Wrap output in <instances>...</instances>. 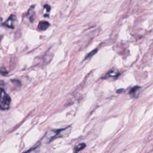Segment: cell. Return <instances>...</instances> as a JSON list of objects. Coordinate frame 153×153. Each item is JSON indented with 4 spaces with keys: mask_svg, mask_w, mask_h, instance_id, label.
Listing matches in <instances>:
<instances>
[{
    "mask_svg": "<svg viewBox=\"0 0 153 153\" xmlns=\"http://www.w3.org/2000/svg\"><path fill=\"white\" fill-rule=\"evenodd\" d=\"M140 89H141V87H139V86H137V85L136 86H134L129 91L128 94L131 97L135 98V97H136L139 95V92L140 91Z\"/></svg>",
    "mask_w": 153,
    "mask_h": 153,
    "instance_id": "obj_5",
    "label": "cell"
},
{
    "mask_svg": "<svg viewBox=\"0 0 153 153\" xmlns=\"http://www.w3.org/2000/svg\"><path fill=\"white\" fill-rule=\"evenodd\" d=\"M120 74V72L117 69H114L109 71L105 76H103V77H102V78L105 79H115L118 77Z\"/></svg>",
    "mask_w": 153,
    "mask_h": 153,
    "instance_id": "obj_3",
    "label": "cell"
},
{
    "mask_svg": "<svg viewBox=\"0 0 153 153\" xmlns=\"http://www.w3.org/2000/svg\"><path fill=\"white\" fill-rule=\"evenodd\" d=\"M71 131V127L68 126L66 128L59 129V130H54L49 131L47 134L46 137L48 139V142H50L54 139H56L59 137H65L69 136Z\"/></svg>",
    "mask_w": 153,
    "mask_h": 153,
    "instance_id": "obj_1",
    "label": "cell"
},
{
    "mask_svg": "<svg viewBox=\"0 0 153 153\" xmlns=\"http://www.w3.org/2000/svg\"><path fill=\"white\" fill-rule=\"evenodd\" d=\"M97 49H95V50H93V51H91V52H90L87 56H86V57H85V59H87V58H89V57H91L93 55H94L96 53V51H97Z\"/></svg>",
    "mask_w": 153,
    "mask_h": 153,
    "instance_id": "obj_10",
    "label": "cell"
},
{
    "mask_svg": "<svg viewBox=\"0 0 153 153\" xmlns=\"http://www.w3.org/2000/svg\"><path fill=\"white\" fill-rule=\"evenodd\" d=\"M0 74L2 75H6L7 74H8V71L5 69V68L2 67L0 68Z\"/></svg>",
    "mask_w": 153,
    "mask_h": 153,
    "instance_id": "obj_9",
    "label": "cell"
},
{
    "mask_svg": "<svg viewBox=\"0 0 153 153\" xmlns=\"http://www.w3.org/2000/svg\"><path fill=\"white\" fill-rule=\"evenodd\" d=\"M85 146H86V145L84 143H81L77 145L76 146L74 147L73 153H78L79 151L84 149Z\"/></svg>",
    "mask_w": 153,
    "mask_h": 153,
    "instance_id": "obj_7",
    "label": "cell"
},
{
    "mask_svg": "<svg viewBox=\"0 0 153 153\" xmlns=\"http://www.w3.org/2000/svg\"><path fill=\"white\" fill-rule=\"evenodd\" d=\"M50 7L48 5H47V4L45 5L44 7V16H48L47 14H48V13L50 12Z\"/></svg>",
    "mask_w": 153,
    "mask_h": 153,
    "instance_id": "obj_8",
    "label": "cell"
},
{
    "mask_svg": "<svg viewBox=\"0 0 153 153\" xmlns=\"http://www.w3.org/2000/svg\"><path fill=\"white\" fill-rule=\"evenodd\" d=\"M50 26V23L47 21H41L38 25V29L40 30H44Z\"/></svg>",
    "mask_w": 153,
    "mask_h": 153,
    "instance_id": "obj_6",
    "label": "cell"
},
{
    "mask_svg": "<svg viewBox=\"0 0 153 153\" xmlns=\"http://www.w3.org/2000/svg\"><path fill=\"white\" fill-rule=\"evenodd\" d=\"M11 98L6 93L4 89L0 88V109L2 110H7L10 108Z\"/></svg>",
    "mask_w": 153,
    "mask_h": 153,
    "instance_id": "obj_2",
    "label": "cell"
},
{
    "mask_svg": "<svg viewBox=\"0 0 153 153\" xmlns=\"http://www.w3.org/2000/svg\"><path fill=\"white\" fill-rule=\"evenodd\" d=\"M37 146H38V145H35V147L34 148H32V149H29L28 151H26V152H25L24 153H30L31 152V151L35 148H36L37 147Z\"/></svg>",
    "mask_w": 153,
    "mask_h": 153,
    "instance_id": "obj_11",
    "label": "cell"
},
{
    "mask_svg": "<svg viewBox=\"0 0 153 153\" xmlns=\"http://www.w3.org/2000/svg\"><path fill=\"white\" fill-rule=\"evenodd\" d=\"M16 21V17L14 14H11L8 19L2 24L3 26H6L7 27L13 29L14 27V23Z\"/></svg>",
    "mask_w": 153,
    "mask_h": 153,
    "instance_id": "obj_4",
    "label": "cell"
}]
</instances>
